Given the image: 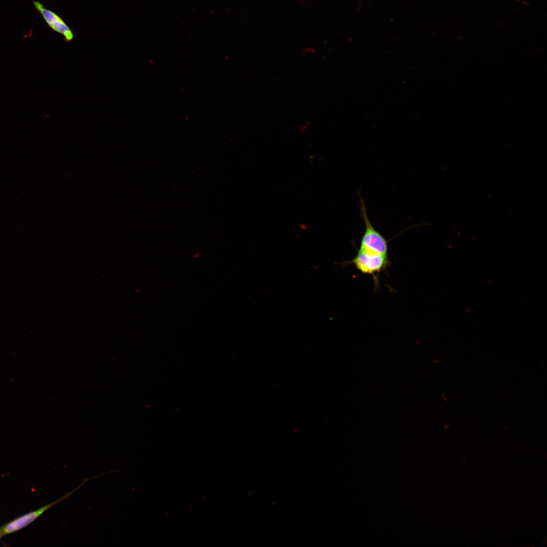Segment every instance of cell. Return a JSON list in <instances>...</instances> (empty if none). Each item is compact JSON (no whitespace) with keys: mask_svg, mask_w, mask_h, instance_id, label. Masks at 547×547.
Wrapping results in <instances>:
<instances>
[{"mask_svg":"<svg viewBox=\"0 0 547 547\" xmlns=\"http://www.w3.org/2000/svg\"><path fill=\"white\" fill-rule=\"evenodd\" d=\"M360 204L361 216L364 221L365 229L359 250L372 254L387 255L388 241L373 226L367 215L362 198L361 199Z\"/></svg>","mask_w":547,"mask_h":547,"instance_id":"obj_1","label":"cell"},{"mask_svg":"<svg viewBox=\"0 0 547 547\" xmlns=\"http://www.w3.org/2000/svg\"><path fill=\"white\" fill-rule=\"evenodd\" d=\"M389 263L387 255L372 254L359 249L352 260L341 264H352L363 274L372 275L374 278L381 271L386 270Z\"/></svg>","mask_w":547,"mask_h":547,"instance_id":"obj_2","label":"cell"},{"mask_svg":"<svg viewBox=\"0 0 547 547\" xmlns=\"http://www.w3.org/2000/svg\"><path fill=\"white\" fill-rule=\"evenodd\" d=\"M89 479L85 478L84 481L74 489L71 491L65 494L58 499L51 502L37 510L29 512L23 515L19 516L16 519L12 520L11 521L5 524L4 525L0 527V530L3 535L9 534L17 531L26 526L29 525L30 523L35 521L41 515L44 514L48 510L57 503L60 502L63 500L67 498L70 495H71L74 492L80 488L82 486L87 482Z\"/></svg>","mask_w":547,"mask_h":547,"instance_id":"obj_3","label":"cell"},{"mask_svg":"<svg viewBox=\"0 0 547 547\" xmlns=\"http://www.w3.org/2000/svg\"><path fill=\"white\" fill-rule=\"evenodd\" d=\"M33 3L36 10L53 30L63 35L66 42H70L73 39L72 31L60 16L45 8L40 2L33 1Z\"/></svg>","mask_w":547,"mask_h":547,"instance_id":"obj_4","label":"cell"},{"mask_svg":"<svg viewBox=\"0 0 547 547\" xmlns=\"http://www.w3.org/2000/svg\"><path fill=\"white\" fill-rule=\"evenodd\" d=\"M3 536V534H2V532H1V530H0V539H1V537H2Z\"/></svg>","mask_w":547,"mask_h":547,"instance_id":"obj_5","label":"cell"}]
</instances>
